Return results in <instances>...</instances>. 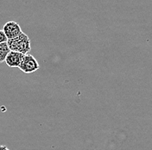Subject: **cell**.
<instances>
[{"instance_id":"obj_4","label":"cell","mask_w":152,"mask_h":150,"mask_svg":"<svg viewBox=\"0 0 152 150\" xmlns=\"http://www.w3.org/2000/svg\"><path fill=\"white\" fill-rule=\"evenodd\" d=\"M23 56H24V55H23V54H20L18 52H15V51H10L8 55L5 57L4 61H5L6 65L10 67L17 68L20 66Z\"/></svg>"},{"instance_id":"obj_3","label":"cell","mask_w":152,"mask_h":150,"mask_svg":"<svg viewBox=\"0 0 152 150\" xmlns=\"http://www.w3.org/2000/svg\"><path fill=\"white\" fill-rule=\"evenodd\" d=\"M2 30H3L4 36L7 38V40H10V39H14V38L18 37L23 33L20 25L15 21L7 22L4 25Z\"/></svg>"},{"instance_id":"obj_7","label":"cell","mask_w":152,"mask_h":150,"mask_svg":"<svg viewBox=\"0 0 152 150\" xmlns=\"http://www.w3.org/2000/svg\"><path fill=\"white\" fill-rule=\"evenodd\" d=\"M0 150H10V149L6 146H3V145H0Z\"/></svg>"},{"instance_id":"obj_6","label":"cell","mask_w":152,"mask_h":150,"mask_svg":"<svg viewBox=\"0 0 152 150\" xmlns=\"http://www.w3.org/2000/svg\"><path fill=\"white\" fill-rule=\"evenodd\" d=\"M4 42H7V38L4 36L3 30L0 29V44L1 43H4Z\"/></svg>"},{"instance_id":"obj_1","label":"cell","mask_w":152,"mask_h":150,"mask_svg":"<svg viewBox=\"0 0 152 150\" xmlns=\"http://www.w3.org/2000/svg\"><path fill=\"white\" fill-rule=\"evenodd\" d=\"M7 45L9 47L10 51H15L23 55H28L29 51L31 50V42L28 36L22 33L19 36L7 40Z\"/></svg>"},{"instance_id":"obj_5","label":"cell","mask_w":152,"mask_h":150,"mask_svg":"<svg viewBox=\"0 0 152 150\" xmlns=\"http://www.w3.org/2000/svg\"><path fill=\"white\" fill-rule=\"evenodd\" d=\"M10 52L9 47L6 42L4 43H1L0 44V64L3 63L5 60V57L8 55Z\"/></svg>"},{"instance_id":"obj_2","label":"cell","mask_w":152,"mask_h":150,"mask_svg":"<svg viewBox=\"0 0 152 150\" xmlns=\"http://www.w3.org/2000/svg\"><path fill=\"white\" fill-rule=\"evenodd\" d=\"M18 68L24 74H32L37 71L40 68V65L35 57L28 54L24 55Z\"/></svg>"}]
</instances>
